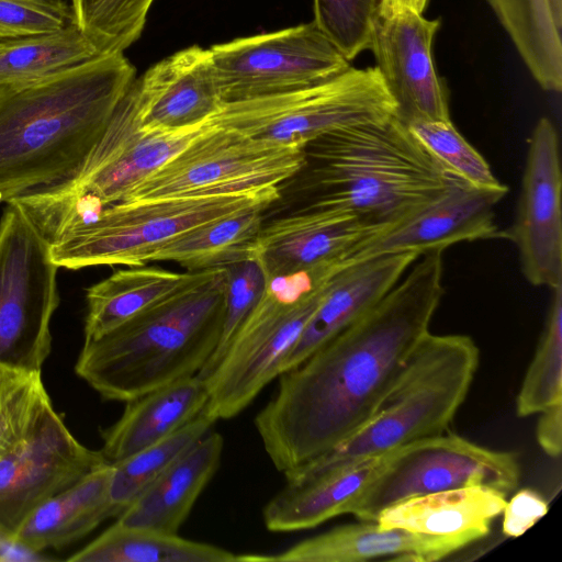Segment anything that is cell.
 <instances>
[{
	"label": "cell",
	"mask_w": 562,
	"mask_h": 562,
	"mask_svg": "<svg viewBox=\"0 0 562 562\" xmlns=\"http://www.w3.org/2000/svg\"><path fill=\"white\" fill-rule=\"evenodd\" d=\"M442 250L419 256L364 315L279 375L255 417L277 470L292 471L342 442L396 383L442 299Z\"/></svg>",
	"instance_id": "1"
},
{
	"label": "cell",
	"mask_w": 562,
	"mask_h": 562,
	"mask_svg": "<svg viewBox=\"0 0 562 562\" xmlns=\"http://www.w3.org/2000/svg\"><path fill=\"white\" fill-rule=\"evenodd\" d=\"M136 79L123 53L0 86V203L70 183Z\"/></svg>",
	"instance_id": "2"
},
{
	"label": "cell",
	"mask_w": 562,
	"mask_h": 562,
	"mask_svg": "<svg viewBox=\"0 0 562 562\" xmlns=\"http://www.w3.org/2000/svg\"><path fill=\"white\" fill-rule=\"evenodd\" d=\"M302 209L335 210L384 231L459 178L396 115L327 133L304 147Z\"/></svg>",
	"instance_id": "3"
},
{
	"label": "cell",
	"mask_w": 562,
	"mask_h": 562,
	"mask_svg": "<svg viewBox=\"0 0 562 562\" xmlns=\"http://www.w3.org/2000/svg\"><path fill=\"white\" fill-rule=\"evenodd\" d=\"M227 268L195 271L153 307L83 342L75 371L104 400L127 402L198 374L222 329Z\"/></svg>",
	"instance_id": "4"
},
{
	"label": "cell",
	"mask_w": 562,
	"mask_h": 562,
	"mask_svg": "<svg viewBox=\"0 0 562 562\" xmlns=\"http://www.w3.org/2000/svg\"><path fill=\"white\" fill-rule=\"evenodd\" d=\"M479 360L470 336L429 331L369 420L328 452L284 473L286 483L445 432L468 395Z\"/></svg>",
	"instance_id": "5"
},
{
	"label": "cell",
	"mask_w": 562,
	"mask_h": 562,
	"mask_svg": "<svg viewBox=\"0 0 562 562\" xmlns=\"http://www.w3.org/2000/svg\"><path fill=\"white\" fill-rule=\"evenodd\" d=\"M279 187L245 192L117 203L90 222L64 228L50 240L53 261L65 269L146 265L147 257L178 235L209 221L257 205L270 206Z\"/></svg>",
	"instance_id": "6"
},
{
	"label": "cell",
	"mask_w": 562,
	"mask_h": 562,
	"mask_svg": "<svg viewBox=\"0 0 562 562\" xmlns=\"http://www.w3.org/2000/svg\"><path fill=\"white\" fill-rule=\"evenodd\" d=\"M395 112L375 66H351L308 88L225 103L209 123L256 139L305 147L333 131L383 121Z\"/></svg>",
	"instance_id": "7"
},
{
	"label": "cell",
	"mask_w": 562,
	"mask_h": 562,
	"mask_svg": "<svg viewBox=\"0 0 562 562\" xmlns=\"http://www.w3.org/2000/svg\"><path fill=\"white\" fill-rule=\"evenodd\" d=\"M304 165V147L256 139L207 123L181 151L134 186L121 203L279 187Z\"/></svg>",
	"instance_id": "8"
},
{
	"label": "cell",
	"mask_w": 562,
	"mask_h": 562,
	"mask_svg": "<svg viewBox=\"0 0 562 562\" xmlns=\"http://www.w3.org/2000/svg\"><path fill=\"white\" fill-rule=\"evenodd\" d=\"M58 268L50 243L19 205L8 203L0 220V364L41 372L59 304Z\"/></svg>",
	"instance_id": "9"
},
{
	"label": "cell",
	"mask_w": 562,
	"mask_h": 562,
	"mask_svg": "<svg viewBox=\"0 0 562 562\" xmlns=\"http://www.w3.org/2000/svg\"><path fill=\"white\" fill-rule=\"evenodd\" d=\"M519 479L516 453L487 449L445 431L394 450L348 514L375 521L381 512L400 502L469 486H485L508 496Z\"/></svg>",
	"instance_id": "10"
},
{
	"label": "cell",
	"mask_w": 562,
	"mask_h": 562,
	"mask_svg": "<svg viewBox=\"0 0 562 562\" xmlns=\"http://www.w3.org/2000/svg\"><path fill=\"white\" fill-rule=\"evenodd\" d=\"M210 52L224 104L308 88L351 67L313 21L216 44Z\"/></svg>",
	"instance_id": "11"
},
{
	"label": "cell",
	"mask_w": 562,
	"mask_h": 562,
	"mask_svg": "<svg viewBox=\"0 0 562 562\" xmlns=\"http://www.w3.org/2000/svg\"><path fill=\"white\" fill-rule=\"evenodd\" d=\"M328 282L297 302L286 301L265 285L260 300L203 380L209 391L204 407L209 415L216 420L235 417L283 372L284 362L322 302Z\"/></svg>",
	"instance_id": "12"
},
{
	"label": "cell",
	"mask_w": 562,
	"mask_h": 562,
	"mask_svg": "<svg viewBox=\"0 0 562 562\" xmlns=\"http://www.w3.org/2000/svg\"><path fill=\"white\" fill-rule=\"evenodd\" d=\"M104 463L100 450L72 436L50 403L0 459V526L14 536L42 504Z\"/></svg>",
	"instance_id": "13"
},
{
	"label": "cell",
	"mask_w": 562,
	"mask_h": 562,
	"mask_svg": "<svg viewBox=\"0 0 562 562\" xmlns=\"http://www.w3.org/2000/svg\"><path fill=\"white\" fill-rule=\"evenodd\" d=\"M440 20L426 19L413 7L396 8L379 0L369 49L405 124L449 122L447 88L437 74L432 43Z\"/></svg>",
	"instance_id": "14"
},
{
	"label": "cell",
	"mask_w": 562,
	"mask_h": 562,
	"mask_svg": "<svg viewBox=\"0 0 562 562\" xmlns=\"http://www.w3.org/2000/svg\"><path fill=\"white\" fill-rule=\"evenodd\" d=\"M561 192L559 134L543 116L528 140L515 221L504 231L518 250L524 277L535 286L562 284Z\"/></svg>",
	"instance_id": "15"
},
{
	"label": "cell",
	"mask_w": 562,
	"mask_h": 562,
	"mask_svg": "<svg viewBox=\"0 0 562 562\" xmlns=\"http://www.w3.org/2000/svg\"><path fill=\"white\" fill-rule=\"evenodd\" d=\"M508 188L474 187L459 179L440 196L353 247L341 263L391 252L422 256L479 239L505 238L495 224V205Z\"/></svg>",
	"instance_id": "16"
},
{
	"label": "cell",
	"mask_w": 562,
	"mask_h": 562,
	"mask_svg": "<svg viewBox=\"0 0 562 562\" xmlns=\"http://www.w3.org/2000/svg\"><path fill=\"white\" fill-rule=\"evenodd\" d=\"M136 114L146 133L176 134L207 124L223 108L210 48L178 50L135 79Z\"/></svg>",
	"instance_id": "17"
},
{
	"label": "cell",
	"mask_w": 562,
	"mask_h": 562,
	"mask_svg": "<svg viewBox=\"0 0 562 562\" xmlns=\"http://www.w3.org/2000/svg\"><path fill=\"white\" fill-rule=\"evenodd\" d=\"M380 232L347 212L300 209L262 225L247 254L257 260L267 280L341 263L355 246Z\"/></svg>",
	"instance_id": "18"
},
{
	"label": "cell",
	"mask_w": 562,
	"mask_h": 562,
	"mask_svg": "<svg viewBox=\"0 0 562 562\" xmlns=\"http://www.w3.org/2000/svg\"><path fill=\"white\" fill-rule=\"evenodd\" d=\"M418 257L414 252H391L341 263L286 358L283 372L297 367L371 310Z\"/></svg>",
	"instance_id": "19"
},
{
	"label": "cell",
	"mask_w": 562,
	"mask_h": 562,
	"mask_svg": "<svg viewBox=\"0 0 562 562\" xmlns=\"http://www.w3.org/2000/svg\"><path fill=\"white\" fill-rule=\"evenodd\" d=\"M475 541L477 539L471 535L432 536L401 528H380L375 521L360 520L304 539L269 557V561L366 562L383 558L432 562Z\"/></svg>",
	"instance_id": "20"
},
{
	"label": "cell",
	"mask_w": 562,
	"mask_h": 562,
	"mask_svg": "<svg viewBox=\"0 0 562 562\" xmlns=\"http://www.w3.org/2000/svg\"><path fill=\"white\" fill-rule=\"evenodd\" d=\"M223 448V436L209 431L138 495L116 521L128 527L178 533L216 473Z\"/></svg>",
	"instance_id": "21"
},
{
	"label": "cell",
	"mask_w": 562,
	"mask_h": 562,
	"mask_svg": "<svg viewBox=\"0 0 562 562\" xmlns=\"http://www.w3.org/2000/svg\"><path fill=\"white\" fill-rule=\"evenodd\" d=\"M207 401L206 384L198 374L132 398L121 417L102 430L100 452L109 463L128 458L194 419Z\"/></svg>",
	"instance_id": "22"
},
{
	"label": "cell",
	"mask_w": 562,
	"mask_h": 562,
	"mask_svg": "<svg viewBox=\"0 0 562 562\" xmlns=\"http://www.w3.org/2000/svg\"><path fill=\"white\" fill-rule=\"evenodd\" d=\"M393 451L297 483H286L262 510L267 529L273 532L306 530L348 514L350 505L381 471Z\"/></svg>",
	"instance_id": "23"
},
{
	"label": "cell",
	"mask_w": 562,
	"mask_h": 562,
	"mask_svg": "<svg viewBox=\"0 0 562 562\" xmlns=\"http://www.w3.org/2000/svg\"><path fill=\"white\" fill-rule=\"evenodd\" d=\"M113 467L104 463L64 492L35 509L16 530L14 538L25 549L42 553L60 549L90 533L120 510L110 496Z\"/></svg>",
	"instance_id": "24"
},
{
	"label": "cell",
	"mask_w": 562,
	"mask_h": 562,
	"mask_svg": "<svg viewBox=\"0 0 562 562\" xmlns=\"http://www.w3.org/2000/svg\"><path fill=\"white\" fill-rule=\"evenodd\" d=\"M507 496L485 486L446 490L400 502L381 512L380 528H401L432 536L488 535Z\"/></svg>",
	"instance_id": "25"
},
{
	"label": "cell",
	"mask_w": 562,
	"mask_h": 562,
	"mask_svg": "<svg viewBox=\"0 0 562 562\" xmlns=\"http://www.w3.org/2000/svg\"><path fill=\"white\" fill-rule=\"evenodd\" d=\"M87 289L85 341L97 339L153 307L184 285L194 272L127 266Z\"/></svg>",
	"instance_id": "26"
},
{
	"label": "cell",
	"mask_w": 562,
	"mask_h": 562,
	"mask_svg": "<svg viewBox=\"0 0 562 562\" xmlns=\"http://www.w3.org/2000/svg\"><path fill=\"white\" fill-rule=\"evenodd\" d=\"M536 82L562 89V41L550 0H485Z\"/></svg>",
	"instance_id": "27"
},
{
	"label": "cell",
	"mask_w": 562,
	"mask_h": 562,
	"mask_svg": "<svg viewBox=\"0 0 562 562\" xmlns=\"http://www.w3.org/2000/svg\"><path fill=\"white\" fill-rule=\"evenodd\" d=\"M71 562H239L223 548L115 521L67 558Z\"/></svg>",
	"instance_id": "28"
},
{
	"label": "cell",
	"mask_w": 562,
	"mask_h": 562,
	"mask_svg": "<svg viewBox=\"0 0 562 562\" xmlns=\"http://www.w3.org/2000/svg\"><path fill=\"white\" fill-rule=\"evenodd\" d=\"M257 205L198 225L151 252L146 260L170 261L190 272L224 266L246 254L262 227L266 209Z\"/></svg>",
	"instance_id": "29"
},
{
	"label": "cell",
	"mask_w": 562,
	"mask_h": 562,
	"mask_svg": "<svg viewBox=\"0 0 562 562\" xmlns=\"http://www.w3.org/2000/svg\"><path fill=\"white\" fill-rule=\"evenodd\" d=\"M98 55L101 54L76 24L55 32L0 41V86L42 79Z\"/></svg>",
	"instance_id": "30"
},
{
	"label": "cell",
	"mask_w": 562,
	"mask_h": 562,
	"mask_svg": "<svg viewBox=\"0 0 562 562\" xmlns=\"http://www.w3.org/2000/svg\"><path fill=\"white\" fill-rule=\"evenodd\" d=\"M217 422L203 409L194 419L143 450L115 463L110 496L121 513ZM119 515V516H120Z\"/></svg>",
	"instance_id": "31"
},
{
	"label": "cell",
	"mask_w": 562,
	"mask_h": 562,
	"mask_svg": "<svg viewBox=\"0 0 562 562\" xmlns=\"http://www.w3.org/2000/svg\"><path fill=\"white\" fill-rule=\"evenodd\" d=\"M551 290L543 331L517 395L519 417L562 403V284Z\"/></svg>",
	"instance_id": "32"
},
{
	"label": "cell",
	"mask_w": 562,
	"mask_h": 562,
	"mask_svg": "<svg viewBox=\"0 0 562 562\" xmlns=\"http://www.w3.org/2000/svg\"><path fill=\"white\" fill-rule=\"evenodd\" d=\"M154 0H70L76 25L99 54L123 53L143 33Z\"/></svg>",
	"instance_id": "33"
},
{
	"label": "cell",
	"mask_w": 562,
	"mask_h": 562,
	"mask_svg": "<svg viewBox=\"0 0 562 562\" xmlns=\"http://www.w3.org/2000/svg\"><path fill=\"white\" fill-rule=\"evenodd\" d=\"M50 403L41 372L0 364V459L25 437Z\"/></svg>",
	"instance_id": "34"
},
{
	"label": "cell",
	"mask_w": 562,
	"mask_h": 562,
	"mask_svg": "<svg viewBox=\"0 0 562 562\" xmlns=\"http://www.w3.org/2000/svg\"><path fill=\"white\" fill-rule=\"evenodd\" d=\"M406 125L446 168L468 183L479 188H498L504 184L451 121H414Z\"/></svg>",
	"instance_id": "35"
},
{
	"label": "cell",
	"mask_w": 562,
	"mask_h": 562,
	"mask_svg": "<svg viewBox=\"0 0 562 562\" xmlns=\"http://www.w3.org/2000/svg\"><path fill=\"white\" fill-rule=\"evenodd\" d=\"M225 266L228 278L221 335L215 350L198 373L202 380L217 364L233 336L260 300L266 285L260 265L247 251Z\"/></svg>",
	"instance_id": "36"
},
{
	"label": "cell",
	"mask_w": 562,
	"mask_h": 562,
	"mask_svg": "<svg viewBox=\"0 0 562 562\" xmlns=\"http://www.w3.org/2000/svg\"><path fill=\"white\" fill-rule=\"evenodd\" d=\"M379 0H314L315 25L352 61L369 49Z\"/></svg>",
	"instance_id": "37"
},
{
	"label": "cell",
	"mask_w": 562,
	"mask_h": 562,
	"mask_svg": "<svg viewBox=\"0 0 562 562\" xmlns=\"http://www.w3.org/2000/svg\"><path fill=\"white\" fill-rule=\"evenodd\" d=\"M75 23L65 0H0V41L55 32Z\"/></svg>",
	"instance_id": "38"
},
{
	"label": "cell",
	"mask_w": 562,
	"mask_h": 562,
	"mask_svg": "<svg viewBox=\"0 0 562 562\" xmlns=\"http://www.w3.org/2000/svg\"><path fill=\"white\" fill-rule=\"evenodd\" d=\"M548 510V502L539 492L532 488L518 490L506 502L502 512L503 533L512 538L521 536L542 518Z\"/></svg>",
	"instance_id": "39"
},
{
	"label": "cell",
	"mask_w": 562,
	"mask_h": 562,
	"mask_svg": "<svg viewBox=\"0 0 562 562\" xmlns=\"http://www.w3.org/2000/svg\"><path fill=\"white\" fill-rule=\"evenodd\" d=\"M539 446L551 458H558L562 448V403L540 413L536 428Z\"/></svg>",
	"instance_id": "40"
},
{
	"label": "cell",
	"mask_w": 562,
	"mask_h": 562,
	"mask_svg": "<svg viewBox=\"0 0 562 562\" xmlns=\"http://www.w3.org/2000/svg\"><path fill=\"white\" fill-rule=\"evenodd\" d=\"M41 553L32 552L22 547L13 535L0 526V562L11 561H45Z\"/></svg>",
	"instance_id": "41"
},
{
	"label": "cell",
	"mask_w": 562,
	"mask_h": 562,
	"mask_svg": "<svg viewBox=\"0 0 562 562\" xmlns=\"http://www.w3.org/2000/svg\"><path fill=\"white\" fill-rule=\"evenodd\" d=\"M552 12L554 15V20L558 26L561 29L562 26V0H550Z\"/></svg>",
	"instance_id": "42"
},
{
	"label": "cell",
	"mask_w": 562,
	"mask_h": 562,
	"mask_svg": "<svg viewBox=\"0 0 562 562\" xmlns=\"http://www.w3.org/2000/svg\"><path fill=\"white\" fill-rule=\"evenodd\" d=\"M382 1H385L396 8L412 7V0H382Z\"/></svg>",
	"instance_id": "43"
},
{
	"label": "cell",
	"mask_w": 562,
	"mask_h": 562,
	"mask_svg": "<svg viewBox=\"0 0 562 562\" xmlns=\"http://www.w3.org/2000/svg\"><path fill=\"white\" fill-rule=\"evenodd\" d=\"M427 3H428V0H412V7H413L416 11H418V12H420V13H423V12H424V10H425V8H426Z\"/></svg>",
	"instance_id": "44"
}]
</instances>
